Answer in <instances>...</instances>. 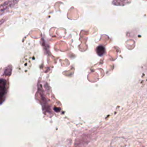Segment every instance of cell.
<instances>
[{"mask_svg":"<svg viewBox=\"0 0 147 147\" xmlns=\"http://www.w3.org/2000/svg\"><path fill=\"white\" fill-rule=\"evenodd\" d=\"M19 0H9L1 4V12L2 14L6 10L13 7L15 5H16Z\"/></svg>","mask_w":147,"mask_h":147,"instance_id":"1","label":"cell"},{"mask_svg":"<svg viewBox=\"0 0 147 147\" xmlns=\"http://www.w3.org/2000/svg\"><path fill=\"white\" fill-rule=\"evenodd\" d=\"M131 2V0H113L112 4L115 6H124Z\"/></svg>","mask_w":147,"mask_h":147,"instance_id":"2","label":"cell"},{"mask_svg":"<svg viewBox=\"0 0 147 147\" xmlns=\"http://www.w3.org/2000/svg\"><path fill=\"white\" fill-rule=\"evenodd\" d=\"M105 48L102 46H98L97 48H96V53L99 56H102L105 53Z\"/></svg>","mask_w":147,"mask_h":147,"instance_id":"3","label":"cell"}]
</instances>
